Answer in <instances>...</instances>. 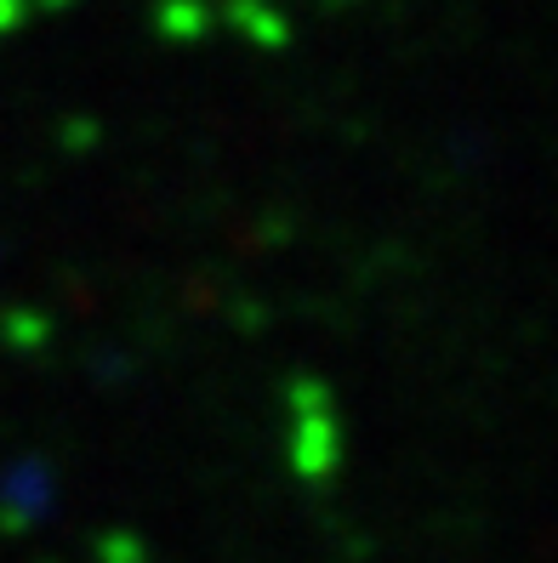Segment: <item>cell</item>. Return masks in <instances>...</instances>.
Returning <instances> with one entry per match:
<instances>
[{
    "instance_id": "cell-3",
    "label": "cell",
    "mask_w": 558,
    "mask_h": 563,
    "mask_svg": "<svg viewBox=\"0 0 558 563\" xmlns=\"http://www.w3.org/2000/svg\"><path fill=\"white\" fill-rule=\"evenodd\" d=\"M23 12H29V0H0V35H12L23 23Z\"/></svg>"
},
{
    "instance_id": "cell-2",
    "label": "cell",
    "mask_w": 558,
    "mask_h": 563,
    "mask_svg": "<svg viewBox=\"0 0 558 563\" xmlns=\"http://www.w3.org/2000/svg\"><path fill=\"white\" fill-rule=\"evenodd\" d=\"M154 23L166 29L172 41H194V35H206V29H211V12L200 7V0H160Z\"/></svg>"
},
{
    "instance_id": "cell-1",
    "label": "cell",
    "mask_w": 558,
    "mask_h": 563,
    "mask_svg": "<svg viewBox=\"0 0 558 563\" xmlns=\"http://www.w3.org/2000/svg\"><path fill=\"white\" fill-rule=\"evenodd\" d=\"M222 18L234 23V29H245L256 46H285V18L269 12L262 0H228V12H222Z\"/></svg>"
},
{
    "instance_id": "cell-4",
    "label": "cell",
    "mask_w": 558,
    "mask_h": 563,
    "mask_svg": "<svg viewBox=\"0 0 558 563\" xmlns=\"http://www.w3.org/2000/svg\"><path fill=\"white\" fill-rule=\"evenodd\" d=\"M29 7H41V12H57V7H75V0H29Z\"/></svg>"
}]
</instances>
